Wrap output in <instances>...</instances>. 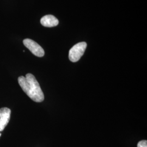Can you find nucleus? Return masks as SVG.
Masks as SVG:
<instances>
[{
	"mask_svg": "<svg viewBox=\"0 0 147 147\" xmlns=\"http://www.w3.org/2000/svg\"><path fill=\"white\" fill-rule=\"evenodd\" d=\"M87 47V43L80 42L75 45L72 47L69 53V58L71 62H76L80 60L81 57L84 54Z\"/></svg>",
	"mask_w": 147,
	"mask_h": 147,
	"instance_id": "2",
	"label": "nucleus"
},
{
	"mask_svg": "<svg viewBox=\"0 0 147 147\" xmlns=\"http://www.w3.org/2000/svg\"><path fill=\"white\" fill-rule=\"evenodd\" d=\"M1 134L0 133V137H1Z\"/></svg>",
	"mask_w": 147,
	"mask_h": 147,
	"instance_id": "7",
	"label": "nucleus"
},
{
	"mask_svg": "<svg viewBox=\"0 0 147 147\" xmlns=\"http://www.w3.org/2000/svg\"><path fill=\"white\" fill-rule=\"evenodd\" d=\"M23 43L24 45L35 56L39 57L44 56L45 54L44 49L34 40L30 39H25L23 40Z\"/></svg>",
	"mask_w": 147,
	"mask_h": 147,
	"instance_id": "3",
	"label": "nucleus"
},
{
	"mask_svg": "<svg viewBox=\"0 0 147 147\" xmlns=\"http://www.w3.org/2000/svg\"><path fill=\"white\" fill-rule=\"evenodd\" d=\"M18 82L21 88L33 101L40 102L44 100V95L39 84L32 74H27L25 77L21 76Z\"/></svg>",
	"mask_w": 147,
	"mask_h": 147,
	"instance_id": "1",
	"label": "nucleus"
},
{
	"mask_svg": "<svg viewBox=\"0 0 147 147\" xmlns=\"http://www.w3.org/2000/svg\"><path fill=\"white\" fill-rule=\"evenodd\" d=\"M137 147H147V141L146 140L141 141L138 143Z\"/></svg>",
	"mask_w": 147,
	"mask_h": 147,
	"instance_id": "6",
	"label": "nucleus"
},
{
	"mask_svg": "<svg viewBox=\"0 0 147 147\" xmlns=\"http://www.w3.org/2000/svg\"><path fill=\"white\" fill-rule=\"evenodd\" d=\"M40 23L43 26L53 27L57 26L59 21L55 16L52 15H47L43 16L41 19Z\"/></svg>",
	"mask_w": 147,
	"mask_h": 147,
	"instance_id": "5",
	"label": "nucleus"
},
{
	"mask_svg": "<svg viewBox=\"0 0 147 147\" xmlns=\"http://www.w3.org/2000/svg\"><path fill=\"white\" fill-rule=\"evenodd\" d=\"M11 114V110L9 109L7 107L0 109V132L2 131L8 124Z\"/></svg>",
	"mask_w": 147,
	"mask_h": 147,
	"instance_id": "4",
	"label": "nucleus"
}]
</instances>
